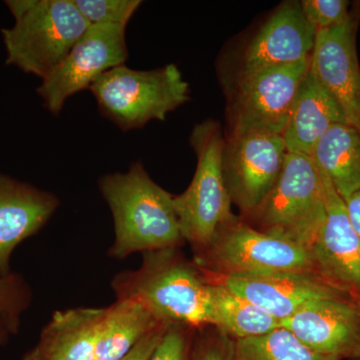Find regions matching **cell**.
<instances>
[{
  "label": "cell",
  "mask_w": 360,
  "mask_h": 360,
  "mask_svg": "<svg viewBox=\"0 0 360 360\" xmlns=\"http://www.w3.org/2000/svg\"><path fill=\"white\" fill-rule=\"evenodd\" d=\"M319 172L326 193V217L309 250L315 270L329 285L359 302L360 238L350 222L345 200L326 174Z\"/></svg>",
  "instance_id": "8fae6325"
},
{
  "label": "cell",
  "mask_w": 360,
  "mask_h": 360,
  "mask_svg": "<svg viewBox=\"0 0 360 360\" xmlns=\"http://www.w3.org/2000/svg\"><path fill=\"white\" fill-rule=\"evenodd\" d=\"M103 309L58 310L40 333L34 348L44 360H96Z\"/></svg>",
  "instance_id": "ac0fdd59"
},
{
  "label": "cell",
  "mask_w": 360,
  "mask_h": 360,
  "mask_svg": "<svg viewBox=\"0 0 360 360\" xmlns=\"http://www.w3.org/2000/svg\"><path fill=\"white\" fill-rule=\"evenodd\" d=\"M281 326L322 356L335 360L360 356L359 309L350 298L309 303Z\"/></svg>",
  "instance_id": "5bb4252c"
},
{
  "label": "cell",
  "mask_w": 360,
  "mask_h": 360,
  "mask_svg": "<svg viewBox=\"0 0 360 360\" xmlns=\"http://www.w3.org/2000/svg\"><path fill=\"white\" fill-rule=\"evenodd\" d=\"M255 215L258 231L310 250L326 217L323 181L311 156L288 153L274 188Z\"/></svg>",
  "instance_id": "8992f818"
},
{
  "label": "cell",
  "mask_w": 360,
  "mask_h": 360,
  "mask_svg": "<svg viewBox=\"0 0 360 360\" xmlns=\"http://www.w3.org/2000/svg\"><path fill=\"white\" fill-rule=\"evenodd\" d=\"M163 322L150 310L130 300H116L104 307L99 324L96 360H120Z\"/></svg>",
  "instance_id": "d6986e66"
},
{
  "label": "cell",
  "mask_w": 360,
  "mask_h": 360,
  "mask_svg": "<svg viewBox=\"0 0 360 360\" xmlns=\"http://www.w3.org/2000/svg\"><path fill=\"white\" fill-rule=\"evenodd\" d=\"M345 0H303L300 7L305 20L316 32L345 22L352 15Z\"/></svg>",
  "instance_id": "d4e9b609"
},
{
  "label": "cell",
  "mask_w": 360,
  "mask_h": 360,
  "mask_svg": "<svg viewBox=\"0 0 360 360\" xmlns=\"http://www.w3.org/2000/svg\"><path fill=\"white\" fill-rule=\"evenodd\" d=\"M310 60L240 75L231 137L283 135Z\"/></svg>",
  "instance_id": "9c48e42d"
},
{
  "label": "cell",
  "mask_w": 360,
  "mask_h": 360,
  "mask_svg": "<svg viewBox=\"0 0 360 360\" xmlns=\"http://www.w3.org/2000/svg\"><path fill=\"white\" fill-rule=\"evenodd\" d=\"M191 360H238L236 340L219 331L217 335L205 336L193 347Z\"/></svg>",
  "instance_id": "4316f807"
},
{
  "label": "cell",
  "mask_w": 360,
  "mask_h": 360,
  "mask_svg": "<svg viewBox=\"0 0 360 360\" xmlns=\"http://www.w3.org/2000/svg\"><path fill=\"white\" fill-rule=\"evenodd\" d=\"M359 20L352 14L345 22L316 33L310 70L333 97L347 124L360 130V65L356 51Z\"/></svg>",
  "instance_id": "7c38bea8"
},
{
  "label": "cell",
  "mask_w": 360,
  "mask_h": 360,
  "mask_svg": "<svg viewBox=\"0 0 360 360\" xmlns=\"http://www.w3.org/2000/svg\"><path fill=\"white\" fill-rule=\"evenodd\" d=\"M200 271L206 281L224 286L281 322L317 300L350 298L309 272L231 276Z\"/></svg>",
  "instance_id": "4fadbf2b"
},
{
  "label": "cell",
  "mask_w": 360,
  "mask_h": 360,
  "mask_svg": "<svg viewBox=\"0 0 360 360\" xmlns=\"http://www.w3.org/2000/svg\"><path fill=\"white\" fill-rule=\"evenodd\" d=\"M316 33L305 20L300 2H284L251 40L240 75L311 58Z\"/></svg>",
  "instance_id": "9a60e30c"
},
{
  "label": "cell",
  "mask_w": 360,
  "mask_h": 360,
  "mask_svg": "<svg viewBox=\"0 0 360 360\" xmlns=\"http://www.w3.org/2000/svg\"><path fill=\"white\" fill-rule=\"evenodd\" d=\"M207 283L212 295V326L219 333L239 340L264 335L281 328V321L245 298L220 284Z\"/></svg>",
  "instance_id": "44dd1931"
},
{
  "label": "cell",
  "mask_w": 360,
  "mask_h": 360,
  "mask_svg": "<svg viewBox=\"0 0 360 360\" xmlns=\"http://www.w3.org/2000/svg\"><path fill=\"white\" fill-rule=\"evenodd\" d=\"M338 123L347 122L340 106L309 68L298 89L283 134L288 153L311 156L319 139Z\"/></svg>",
  "instance_id": "e0dca14e"
},
{
  "label": "cell",
  "mask_w": 360,
  "mask_h": 360,
  "mask_svg": "<svg viewBox=\"0 0 360 360\" xmlns=\"http://www.w3.org/2000/svg\"><path fill=\"white\" fill-rule=\"evenodd\" d=\"M98 187L115 222L111 257L123 259L136 252L177 248L186 241L174 195L158 186L142 163H132L127 172L103 175Z\"/></svg>",
  "instance_id": "6da1fadb"
},
{
  "label": "cell",
  "mask_w": 360,
  "mask_h": 360,
  "mask_svg": "<svg viewBox=\"0 0 360 360\" xmlns=\"http://www.w3.org/2000/svg\"><path fill=\"white\" fill-rule=\"evenodd\" d=\"M345 201L350 222L360 238V191L352 194Z\"/></svg>",
  "instance_id": "f1b7e54d"
},
{
  "label": "cell",
  "mask_w": 360,
  "mask_h": 360,
  "mask_svg": "<svg viewBox=\"0 0 360 360\" xmlns=\"http://www.w3.org/2000/svg\"><path fill=\"white\" fill-rule=\"evenodd\" d=\"M343 200L360 191V130L338 123L319 139L311 155Z\"/></svg>",
  "instance_id": "ffe728a7"
},
{
  "label": "cell",
  "mask_w": 360,
  "mask_h": 360,
  "mask_svg": "<svg viewBox=\"0 0 360 360\" xmlns=\"http://www.w3.org/2000/svg\"><path fill=\"white\" fill-rule=\"evenodd\" d=\"M32 302V290L20 274L0 277V321L11 335L20 330L21 316Z\"/></svg>",
  "instance_id": "603a6c76"
},
{
  "label": "cell",
  "mask_w": 360,
  "mask_h": 360,
  "mask_svg": "<svg viewBox=\"0 0 360 360\" xmlns=\"http://www.w3.org/2000/svg\"><path fill=\"white\" fill-rule=\"evenodd\" d=\"M198 269L217 276H264L276 272L316 274L307 248L234 222L196 253Z\"/></svg>",
  "instance_id": "52a82bcc"
},
{
  "label": "cell",
  "mask_w": 360,
  "mask_h": 360,
  "mask_svg": "<svg viewBox=\"0 0 360 360\" xmlns=\"http://www.w3.org/2000/svg\"><path fill=\"white\" fill-rule=\"evenodd\" d=\"M25 360H44L39 354H37V350L33 348L32 352H28L27 354L25 355Z\"/></svg>",
  "instance_id": "4dcf8cb0"
},
{
  "label": "cell",
  "mask_w": 360,
  "mask_h": 360,
  "mask_svg": "<svg viewBox=\"0 0 360 360\" xmlns=\"http://www.w3.org/2000/svg\"><path fill=\"white\" fill-rule=\"evenodd\" d=\"M357 305H359V314H360V300H359V302H357ZM359 359H360V356L359 357Z\"/></svg>",
  "instance_id": "1f68e13d"
},
{
  "label": "cell",
  "mask_w": 360,
  "mask_h": 360,
  "mask_svg": "<svg viewBox=\"0 0 360 360\" xmlns=\"http://www.w3.org/2000/svg\"><path fill=\"white\" fill-rule=\"evenodd\" d=\"M286 155L283 135L248 134L225 142L224 175L232 202L255 214L274 188Z\"/></svg>",
  "instance_id": "30bf717a"
},
{
  "label": "cell",
  "mask_w": 360,
  "mask_h": 360,
  "mask_svg": "<svg viewBox=\"0 0 360 360\" xmlns=\"http://www.w3.org/2000/svg\"><path fill=\"white\" fill-rule=\"evenodd\" d=\"M168 326V324H162L151 331L120 360H149L162 340Z\"/></svg>",
  "instance_id": "83f0119b"
},
{
  "label": "cell",
  "mask_w": 360,
  "mask_h": 360,
  "mask_svg": "<svg viewBox=\"0 0 360 360\" xmlns=\"http://www.w3.org/2000/svg\"><path fill=\"white\" fill-rule=\"evenodd\" d=\"M238 360H335L322 356L283 328L257 338L236 340Z\"/></svg>",
  "instance_id": "7402d4cb"
},
{
  "label": "cell",
  "mask_w": 360,
  "mask_h": 360,
  "mask_svg": "<svg viewBox=\"0 0 360 360\" xmlns=\"http://www.w3.org/2000/svg\"><path fill=\"white\" fill-rule=\"evenodd\" d=\"M11 335V333H9L8 329H7L6 326L0 321V345H4L6 343L7 340H8L9 336Z\"/></svg>",
  "instance_id": "f546056e"
},
{
  "label": "cell",
  "mask_w": 360,
  "mask_h": 360,
  "mask_svg": "<svg viewBox=\"0 0 360 360\" xmlns=\"http://www.w3.org/2000/svg\"><path fill=\"white\" fill-rule=\"evenodd\" d=\"M191 328L172 324L149 360H191Z\"/></svg>",
  "instance_id": "484cf974"
},
{
  "label": "cell",
  "mask_w": 360,
  "mask_h": 360,
  "mask_svg": "<svg viewBox=\"0 0 360 360\" xmlns=\"http://www.w3.org/2000/svg\"><path fill=\"white\" fill-rule=\"evenodd\" d=\"M224 135L217 122L206 120L191 134L198 165L186 191L174 195L182 238L198 253L207 248L221 229L238 221L224 175Z\"/></svg>",
  "instance_id": "277c9868"
},
{
  "label": "cell",
  "mask_w": 360,
  "mask_h": 360,
  "mask_svg": "<svg viewBox=\"0 0 360 360\" xmlns=\"http://www.w3.org/2000/svg\"><path fill=\"white\" fill-rule=\"evenodd\" d=\"M90 25L127 26L142 4L141 0H73Z\"/></svg>",
  "instance_id": "cb8c5ba5"
},
{
  "label": "cell",
  "mask_w": 360,
  "mask_h": 360,
  "mask_svg": "<svg viewBox=\"0 0 360 360\" xmlns=\"http://www.w3.org/2000/svg\"><path fill=\"white\" fill-rule=\"evenodd\" d=\"M111 290L116 300L139 302L168 326H212L210 283L177 248L142 253L141 266L116 274Z\"/></svg>",
  "instance_id": "7a4b0ae2"
},
{
  "label": "cell",
  "mask_w": 360,
  "mask_h": 360,
  "mask_svg": "<svg viewBox=\"0 0 360 360\" xmlns=\"http://www.w3.org/2000/svg\"><path fill=\"white\" fill-rule=\"evenodd\" d=\"M59 205L51 191L0 174V277L13 272L14 250L44 229Z\"/></svg>",
  "instance_id": "2e32d148"
},
{
  "label": "cell",
  "mask_w": 360,
  "mask_h": 360,
  "mask_svg": "<svg viewBox=\"0 0 360 360\" xmlns=\"http://www.w3.org/2000/svg\"><path fill=\"white\" fill-rule=\"evenodd\" d=\"M125 32L127 26L90 25L37 89L45 110L58 116L70 97L89 89L108 71L124 65L129 59Z\"/></svg>",
  "instance_id": "ba28073f"
},
{
  "label": "cell",
  "mask_w": 360,
  "mask_h": 360,
  "mask_svg": "<svg viewBox=\"0 0 360 360\" xmlns=\"http://www.w3.org/2000/svg\"><path fill=\"white\" fill-rule=\"evenodd\" d=\"M89 90L101 115L123 132L142 129L150 120H165L191 96L188 82L172 63L153 70L117 66Z\"/></svg>",
  "instance_id": "5b68a950"
},
{
  "label": "cell",
  "mask_w": 360,
  "mask_h": 360,
  "mask_svg": "<svg viewBox=\"0 0 360 360\" xmlns=\"http://www.w3.org/2000/svg\"><path fill=\"white\" fill-rule=\"evenodd\" d=\"M14 18L2 28L7 65L44 80L68 56L90 25L73 0H8Z\"/></svg>",
  "instance_id": "3957f363"
}]
</instances>
